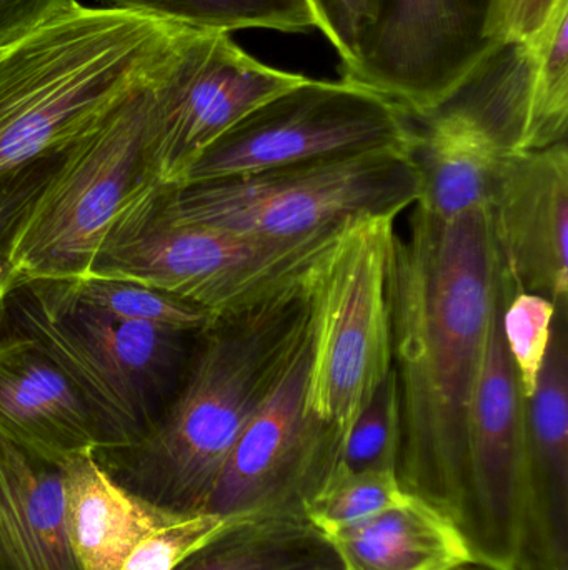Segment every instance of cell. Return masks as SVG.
Returning a JSON list of instances; mask_svg holds the SVG:
<instances>
[{
	"instance_id": "6da1fadb",
	"label": "cell",
	"mask_w": 568,
	"mask_h": 570,
	"mask_svg": "<svg viewBox=\"0 0 568 570\" xmlns=\"http://www.w3.org/2000/svg\"><path fill=\"white\" fill-rule=\"evenodd\" d=\"M390 257L397 478L470 539L469 417L504 285L487 206L439 219L412 206Z\"/></svg>"
},
{
	"instance_id": "7a4b0ae2",
	"label": "cell",
	"mask_w": 568,
	"mask_h": 570,
	"mask_svg": "<svg viewBox=\"0 0 568 570\" xmlns=\"http://www.w3.org/2000/svg\"><path fill=\"white\" fill-rule=\"evenodd\" d=\"M306 277L272 297L220 315L189 355L176 394L146 435L103 468L166 511L207 512L223 465L309 337ZM99 459V458H97Z\"/></svg>"
},
{
	"instance_id": "3957f363",
	"label": "cell",
	"mask_w": 568,
	"mask_h": 570,
	"mask_svg": "<svg viewBox=\"0 0 568 570\" xmlns=\"http://www.w3.org/2000/svg\"><path fill=\"white\" fill-rule=\"evenodd\" d=\"M189 29L79 2L0 47V180L97 129L162 72Z\"/></svg>"
},
{
	"instance_id": "277c9868",
	"label": "cell",
	"mask_w": 568,
	"mask_h": 570,
	"mask_svg": "<svg viewBox=\"0 0 568 570\" xmlns=\"http://www.w3.org/2000/svg\"><path fill=\"white\" fill-rule=\"evenodd\" d=\"M0 304L10 331L36 342L77 385L99 424V452L149 432L189 361L192 334L123 321L76 301L59 281L17 284Z\"/></svg>"
},
{
	"instance_id": "5b68a950",
	"label": "cell",
	"mask_w": 568,
	"mask_h": 570,
	"mask_svg": "<svg viewBox=\"0 0 568 570\" xmlns=\"http://www.w3.org/2000/svg\"><path fill=\"white\" fill-rule=\"evenodd\" d=\"M166 189L150 180L127 200L87 277L146 285L220 317L300 283L343 226L267 239L179 224L167 213Z\"/></svg>"
},
{
	"instance_id": "8992f818",
	"label": "cell",
	"mask_w": 568,
	"mask_h": 570,
	"mask_svg": "<svg viewBox=\"0 0 568 570\" xmlns=\"http://www.w3.org/2000/svg\"><path fill=\"white\" fill-rule=\"evenodd\" d=\"M396 220L377 214L347 220L306 276V404L342 441L392 371L389 279Z\"/></svg>"
},
{
	"instance_id": "52a82bcc",
	"label": "cell",
	"mask_w": 568,
	"mask_h": 570,
	"mask_svg": "<svg viewBox=\"0 0 568 570\" xmlns=\"http://www.w3.org/2000/svg\"><path fill=\"white\" fill-rule=\"evenodd\" d=\"M162 72L60 154L10 243L13 287L89 276L127 200L153 180L147 149Z\"/></svg>"
},
{
	"instance_id": "ba28073f",
	"label": "cell",
	"mask_w": 568,
	"mask_h": 570,
	"mask_svg": "<svg viewBox=\"0 0 568 570\" xmlns=\"http://www.w3.org/2000/svg\"><path fill=\"white\" fill-rule=\"evenodd\" d=\"M417 199L409 153L393 149L166 189V209L176 223L267 239L327 233L367 214L399 217Z\"/></svg>"
},
{
	"instance_id": "9c48e42d",
	"label": "cell",
	"mask_w": 568,
	"mask_h": 570,
	"mask_svg": "<svg viewBox=\"0 0 568 570\" xmlns=\"http://www.w3.org/2000/svg\"><path fill=\"white\" fill-rule=\"evenodd\" d=\"M409 117L357 83L307 79L270 97L227 130L179 187L372 150L409 153Z\"/></svg>"
},
{
	"instance_id": "30bf717a",
	"label": "cell",
	"mask_w": 568,
	"mask_h": 570,
	"mask_svg": "<svg viewBox=\"0 0 568 570\" xmlns=\"http://www.w3.org/2000/svg\"><path fill=\"white\" fill-rule=\"evenodd\" d=\"M307 79L259 62L230 33L189 29L157 82L147 149L153 180L176 189L250 110Z\"/></svg>"
},
{
	"instance_id": "8fae6325",
	"label": "cell",
	"mask_w": 568,
	"mask_h": 570,
	"mask_svg": "<svg viewBox=\"0 0 568 570\" xmlns=\"http://www.w3.org/2000/svg\"><path fill=\"white\" fill-rule=\"evenodd\" d=\"M514 288L504 273L482 371L469 417L470 542L480 535L487 558L516 568L534 509L527 399L504 337L502 312Z\"/></svg>"
},
{
	"instance_id": "7c38bea8",
	"label": "cell",
	"mask_w": 568,
	"mask_h": 570,
	"mask_svg": "<svg viewBox=\"0 0 568 570\" xmlns=\"http://www.w3.org/2000/svg\"><path fill=\"white\" fill-rule=\"evenodd\" d=\"M489 7L490 0H380L359 62L340 76L423 116L494 49L486 39Z\"/></svg>"
},
{
	"instance_id": "4fadbf2b",
	"label": "cell",
	"mask_w": 568,
	"mask_h": 570,
	"mask_svg": "<svg viewBox=\"0 0 568 570\" xmlns=\"http://www.w3.org/2000/svg\"><path fill=\"white\" fill-rule=\"evenodd\" d=\"M309 345L307 337L276 391L237 439L207 512L226 518L282 514L286 499L306 502L336 469L342 438L306 404Z\"/></svg>"
},
{
	"instance_id": "5bb4252c",
	"label": "cell",
	"mask_w": 568,
	"mask_h": 570,
	"mask_svg": "<svg viewBox=\"0 0 568 570\" xmlns=\"http://www.w3.org/2000/svg\"><path fill=\"white\" fill-rule=\"evenodd\" d=\"M487 210L514 291L568 304L567 142L504 157Z\"/></svg>"
},
{
	"instance_id": "9a60e30c",
	"label": "cell",
	"mask_w": 568,
	"mask_h": 570,
	"mask_svg": "<svg viewBox=\"0 0 568 570\" xmlns=\"http://www.w3.org/2000/svg\"><path fill=\"white\" fill-rule=\"evenodd\" d=\"M0 434L57 468L102 449L96 415L77 385L16 332L0 337Z\"/></svg>"
},
{
	"instance_id": "2e32d148",
	"label": "cell",
	"mask_w": 568,
	"mask_h": 570,
	"mask_svg": "<svg viewBox=\"0 0 568 570\" xmlns=\"http://www.w3.org/2000/svg\"><path fill=\"white\" fill-rule=\"evenodd\" d=\"M409 157L419 184L417 206L452 219L487 206L504 154L494 137L446 97L423 116H409Z\"/></svg>"
},
{
	"instance_id": "e0dca14e",
	"label": "cell",
	"mask_w": 568,
	"mask_h": 570,
	"mask_svg": "<svg viewBox=\"0 0 568 570\" xmlns=\"http://www.w3.org/2000/svg\"><path fill=\"white\" fill-rule=\"evenodd\" d=\"M0 570H79L60 468L0 434Z\"/></svg>"
},
{
	"instance_id": "ac0fdd59",
	"label": "cell",
	"mask_w": 568,
	"mask_h": 570,
	"mask_svg": "<svg viewBox=\"0 0 568 570\" xmlns=\"http://www.w3.org/2000/svg\"><path fill=\"white\" fill-rule=\"evenodd\" d=\"M342 570H457L474 559L456 521L417 495L350 524L319 532Z\"/></svg>"
},
{
	"instance_id": "d6986e66",
	"label": "cell",
	"mask_w": 568,
	"mask_h": 570,
	"mask_svg": "<svg viewBox=\"0 0 568 570\" xmlns=\"http://www.w3.org/2000/svg\"><path fill=\"white\" fill-rule=\"evenodd\" d=\"M59 468L66 491L67 532L79 570H120L147 534L180 515L123 488L96 452L72 455Z\"/></svg>"
},
{
	"instance_id": "ffe728a7",
	"label": "cell",
	"mask_w": 568,
	"mask_h": 570,
	"mask_svg": "<svg viewBox=\"0 0 568 570\" xmlns=\"http://www.w3.org/2000/svg\"><path fill=\"white\" fill-rule=\"evenodd\" d=\"M534 509L542 499L550 554L566 559L568 499V304L556 305L549 348L532 397L527 399ZM539 508V511H540Z\"/></svg>"
},
{
	"instance_id": "44dd1931",
	"label": "cell",
	"mask_w": 568,
	"mask_h": 570,
	"mask_svg": "<svg viewBox=\"0 0 568 570\" xmlns=\"http://www.w3.org/2000/svg\"><path fill=\"white\" fill-rule=\"evenodd\" d=\"M322 535L283 514L242 518L177 570H333Z\"/></svg>"
},
{
	"instance_id": "7402d4cb",
	"label": "cell",
	"mask_w": 568,
	"mask_h": 570,
	"mask_svg": "<svg viewBox=\"0 0 568 570\" xmlns=\"http://www.w3.org/2000/svg\"><path fill=\"white\" fill-rule=\"evenodd\" d=\"M112 9L142 13L163 22L232 33L263 29L306 33L316 29L307 0H97Z\"/></svg>"
},
{
	"instance_id": "603a6c76",
	"label": "cell",
	"mask_w": 568,
	"mask_h": 570,
	"mask_svg": "<svg viewBox=\"0 0 568 570\" xmlns=\"http://www.w3.org/2000/svg\"><path fill=\"white\" fill-rule=\"evenodd\" d=\"M530 86L527 153L567 142L568 132V0H562L530 42Z\"/></svg>"
},
{
	"instance_id": "cb8c5ba5",
	"label": "cell",
	"mask_w": 568,
	"mask_h": 570,
	"mask_svg": "<svg viewBox=\"0 0 568 570\" xmlns=\"http://www.w3.org/2000/svg\"><path fill=\"white\" fill-rule=\"evenodd\" d=\"M59 283L76 301L123 321L199 334L216 318V315L200 305L146 285L99 277H80Z\"/></svg>"
},
{
	"instance_id": "d4e9b609",
	"label": "cell",
	"mask_w": 568,
	"mask_h": 570,
	"mask_svg": "<svg viewBox=\"0 0 568 570\" xmlns=\"http://www.w3.org/2000/svg\"><path fill=\"white\" fill-rule=\"evenodd\" d=\"M410 495L400 484L396 471L342 472L333 469L303 502L302 514L317 532H323L403 504Z\"/></svg>"
},
{
	"instance_id": "484cf974",
	"label": "cell",
	"mask_w": 568,
	"mask_h": 570,
	"mask_svg": "<svg viewBox=\"0 0 568 570\" xmlns=\"http://www.w3.org/2000/svg\"><path fill=\"white\" fill-rule=\"evenodd\" d=\"M400 449V404L396 374L389 372L357 414L340 449L336 471H396Z\"/></svg>"
},
{
	"instance_id": "4316f807",
	"label": "cell",
	"mask_w": 568,
	"mask_h": 570,
	"mask_svg": "<svg viewBox=\"0 0 568 570\" xmlns=\"http://www.w3.org/2000/svg\"><path fill=\"white\" fill-rule=\"evenodd\" d=\"M554 315L552 301L529 292H512L504 305V337L526 399L536 392L549 348Z\"/></svg>"
},
{
	"instance_id": "83f0119b",
	"label": "cell",
	"mask_w": 568,
	"mask_h": 570,
	"mask_svg": "<svg viewBox=\"0 0 568 570\" xmlns=\"http://www.w3.org/2000/svg\"><path fill=\"white\" fill-rule=\"evenodd\" d=\"M239 519L242 518H226L213 512L177 515L147 534L127 556L120 570H177Z\"/></svg>"
},
{
	"instance_id": "f1b7e54d",
	"label": "cell",
	"mask_w": 568,
	"mask_h": 570,
	"mask_svg": "<svg viewBox=\"0 0 568 570\" xmlns=\"http://www.w3.org/2000/svg\"><path fill=\"white\" fill-rule=\"evenodd\" d=\"M307 3L316 19V29L322 30L339 53L340 72L356 67L363 43L376 26L380 0H307Z\"/></svg>"
},
{
	"instance_id": "f546056e",
	"label": "cell",
	"mask_w": 568,
	"mask_h": 570,
	"mask_svg": "<svg viewBox=\"0 0 568 570\" xmlns=\"http://www.w3.org/2000/svg\"><path fill=\"white\" fill-rule=\"evenodd\" d=\"M562 0H490L486 39L490 46L530 42Z\"/></svg>"
},
{
	"instance_id": "4dcf8cb0",
	"label": "cell",
	"mask_w": 568,
	"mask_h": 570,
	"mask_svg": "<svg viewBox=\"0 0 568 570\" xmlns=\"http://www.w3.org/2000/svg\"><path fill=\"white\" fill-rule=\"evenodd\" d=\"M59 156L32 164L0 180V261H7L17 227L52 173Z\"/></svg>"
},
{
	"instance_id": "1f68e13d",
	"label": "cell",
	"mask_w": 568,
	"mask_h": 570,
	"mask_svg": "<svg viewBox=\"0 0 568 570\" xmlns=\"http://www.w3.org/2000/svg\"><path fill=\"white\" fill-rule=\"evenodd\" d=\"M77 0H0V47L67 12Z\"/></svg>"
},
{
	"instance_id": "d6a6232c",
	"label": "cell",
	"mask_w": 568,
	"mask_h": 570,
	"mask_svg": "<svg viewBox=\"0 0 568 570\" xmlns=\"http://www.w3.org/2000/svg\"><path fill=\"white\" fill-rule=\"evenodd\" d=\"M13 288V281L10 277L9 266H7V261H0V302L6 298V295L9 294Z\"/></svg>"
},
{
	"instance_id": "836d02e7",
	"label": "cell",
	"mask_w": 568,
	"mask_h": 570,
	"mask_svg": "<svg viewBox=\"0 0 568 570\" xmlns=\"http://www.w3.org/2000/svg\"><path fill=\"white\" fill-rule=\"evenodd\" d=\"M507 570H514V568L512 569H507Z\"/></svg>"
}]
</instances>
